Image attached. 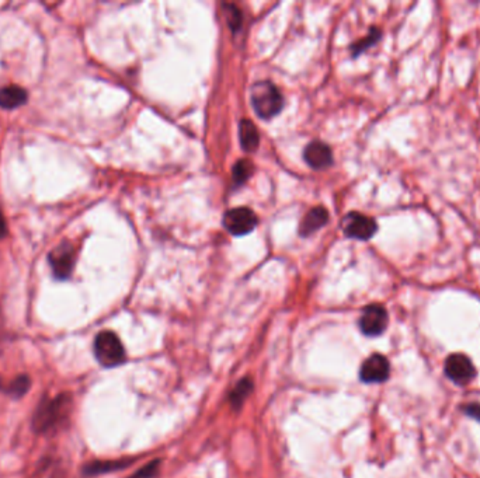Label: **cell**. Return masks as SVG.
<instances>
[{"label": "cell", "mask_w": 480, "mask_h": 478, "mask_svg": "<svg viewBox=\"0 0 480 478\" xmlns=\"http://www.w3.org/2000/svg\"><path fill=\"white\" fill-rule=\"evenodd\" d=\"M388 325V313L379 304L368 306L359 318V328L365 335L375 337L385 331Z\"/></svg>", "instance_id": "cell-6"}, {"label": "cell", "mask_w": 480, "mask_h": 478, "mask_svg": "<svg viewBox=\"0 0 480 478\" xmlns=\"http://www.w3.org/2000/svg\"><path fill=\"white\" fill-rule=\"evenodd\" d=\"M252 174V164L249 160H239L233 167V181L243 184Z\"/></svg>", "instance_id": "cell-16"}, {"label": "cell", "mask_w": 480, "mask_h": 478, "mask_svg": "<svg viewBox=\"0 0 480 478\" xmlns=\"http://www.w3.org/2000/svg\"><path fill=\"white\" fill-rule=\"evenodd\" d=\"M226 15H228V24H229L233 30H236V29H239V27L242 26V16H240V12H239L235 6L231 5V6L228 8Z\"/></svg>", "instance_id": "cell-20"}, {"label": "cell", "mask_w": 480, "mask_h": 478, "mask_svg": "<svg viewBox=\"0 0 480 478\" xmlns=\"http://www.w3.org/2000/svg\"><path fill=\"white\" fill-rule=\"evenodd\" d=\"M124 467L123 461H97V463H92L86 467V472L88 474H100V472H106V471H111V470H117Z\"/></svg>", "instance_id": "cell-17"}, {"label": "cell", "mask_w": 480, "mask_h": 478, "mask_svg": "<svg viewBox=\"0 0 480 478\" xmlns=\"http://www.w3.org/2000/svg\"><path fill=\"white\" fill-rule=\"evenodd\" d=\"M158 468H159V460H155V461L146 464L139 471H137L131 478H152L156 475Z\"/></svg>", "instance_id": "cell-19"}, {"label": "cell", "mask_w": 480, "mask_h": 478, "mask_svg": "<svg viewBox=\"0 0 480 478\" xmlns=\"http://www.w3.org/2000/svg\"><path fill=\"white\" fill-rule=\"evenodd\" d=\"M8 233V227H6V222H5V218L2 215V211H0V239L5 237Z\"/></svg>", "instance_id": "cell-22"}, {"label": "cell", "mask_w": 480, "mask_h": 478, "mask_svg": "<svg viewBox=\"0 0 480 478\" xmlns=\"http://www.w3.org/2000/svg\"><path fill=\"white\" fill-rule=\"evenodd\" d=\"M250 99L256 114L266 120L277 115L284 106L280 90L268 80L254 83L250 90Z\"/></svg>", "instance_id": "cell-2"}, {"label": "cell", "mask_w": 480, "mask_h": 478, "mask_svg": "<svg viewBox=\"0 0 480 478\" xmlns=\"http://www.w3.org/2000/svg\"><path fill=\"white\" fill-rule=\"evenodd\" d=\"M303 157L313 169H326L331 164V150L322 142H312L305 148Z\"/></svg>", "instance_id": "cell-10"}, {"label": "cell", "mask_w": 480, "mask_h": 478, "mask_svg": "<svg viewBox=\"0 0 480 478\" xmlns=\"http://www.w3.org/2000/svg\"><path fill=\"white\" fill-rule=\"evenodd\" d=\"M327 220H329V215L323 206H316V208L310 209L301 223V229H299L301 236L306 237V236L315 233L316 230L323 227L327 223Z\"/></svg>", "instance_id": "cell-11"}, {"label": "cell", "mask_w": 480, "mask_h": 478, "mask_svg": "<svg viewBox=\"0 0 480 478\" xmlns=\"http://www.w3.org/2000/svg\"><path fill=\"white\" fill-rule=\"evenodd\" d=\"M466 412H467L470 416H473V418H476L477 421H480V405H479V404L467 405V407H466Z\"/></svg>", "instance_id": "cell-21"}, {"label": "cell", "mask_w": 480, "mask_h": 478, "mask_svg": "<svg viewBox=\"0 0 480 478\" xmlns=\"http://www.w3.org/2000/svg\"><path fill=\"white\" fill-rule=\"evenodd\" d=\"M445 373L453 383L467 384L474 377V367L467 356L455 353L446 359Z\"/></svg>", "instance_id": "cell-7"}, {"label": "cell", "mask_w": 480, "mask_h": 478, "mask_svg": "<svg viewBox=\"0 0 480 478\" xmlns=\"http://www.w3.org/2000/svg\"><path fill=\"white\" fill-rule=\"evenodd\" d=\"M239 138H240V143L242 148L246 152H253L257 149L260 138H259V131L254 127V124L252 121L243 120L239 124Z\"/></svg>", "instance_id": "cell-13"}, {"label": "cell", "mask_w": 480, "mask_h": 478, "mask_svg": "<svg viewBox=\"0 0 480 478\" xmlns=\"http://www.w3.org/2000/svg\"><path fill=\"white\" fill-rule=\"evenodd\" d=\"M378 230L375 220L366 215L351 212L344 219V232L357 240H369Z\"/></svg>", "instance_id": "cell-5"}, {"label": "cell", "mask_w": 480, "mask_h": 478, "mask_svg": "<svg viewBox=\"0 0 480 478\" xmlns=\"http://www.w3.org/2000/svg\"><path fill=\"white\" fill-rule=\"evenodd\" d=\"M50 264L54 274L60 279H65L71 275L75 265V250L71 244L64 243L53 250L50 254Z\"/></svg>", "instance_id": "cell-8"}, {"label": "cell", "mask_w": 480, "mask_h": 478, "mask_svg": "<svg viewBox=\"0 0 480 478\" xmlns=\"http://www.w3.org/2000/svg\"><path fill=\"white\" fill-rule=\"evenodd\" d=\"M27 101V92L20 86H6L0 90V107L5 110H13L23 106Z\"/></svg>", "instance_id": "cell-12"}, {"label": "cell", "mask_w": 480, "mask_h": 478, "mask_svg": "<svg viewBox=\"0 0 480 478\" xmlns=\"http://www.w3.org/2000/svg\"><path fill=\"white\" fill-rule=\"evenodd\" d=\"M252 387H253V383L249 379H243L240 383H238V386L235 387V390L231 394V402H232L233 408L242 407V404L245 402V400L250 394Z\"/></svg>", "instance_id": "cell-14"}, {"label": "cell", "mask_w": 480, "mask_h": 478, "mask_svg": "<svg viewBox=\"0 0 480 478\" xmlns=\"http://www.w3.org/2000/svg\"><path fill=\"white\" fill-rule=\"evenodd\" d=\"M224 226L233 236H245L257 226V216L249 208H235L225 213Z\"/></svg>", "instance_id": "cell-4"}, {"label": "cell", "mask_w": 480, "mask_h": 478, "mask_svg": "<svg viewBox=\"0 0 480 478\" xmlns=\"http://www.w3.org/2000/svg\"><path fill=\"white\" fill-rule=\"evenodd\" d=\"M390 366L385 356L375 353L369 356L361 366L359 376L365 383H380L389 377Z\"/></svg>", "instance_id": "cell-9"}, {"label": "cell", "mask_w": 480, "mask_h": 478, "mask_svg": "<svg viewBox=\"0 0 480 478\" xmlns=\"http://www.w3.org/2000/svg\"><path fill=\"white\" fill-rule=\"evenodd\" d=\"M72 411V397L61 394L53 400H43L33 416V428L37 433H47L65 422Z\"/></svg>", "instance_id": "cell-1"}, {"label": "cell", "mask_w": 480, "mask_h": 478, "mask_svg": "<svg viewBox=\"0 0 480 478\" xmlns=\"http://www.w3.org/2000/svg\"><path fill=\"white\" fill-rule=\"evenodd\" d=\"M95 355L97 360L106 367L117 366L125 359L124 346L120 338L111 331H103L96 337Z\"/></svg>", "instance_id": "cell-3"}, {"label": "cell", "mask_w": 480, "mask_h": 478, "mask_svg": "<svg viewBox=\"0 0 480 478\" xmlns=\"http://www.w3.org/2000/svg\"><path fill=\"white\" fill-rule=\"evenodd\" d=\"M379 37H380V33H379L376 29H373V30L366 36L365 40H362V41H359L358 44L354 45V54L357 55V54L362 52L364 50H366L368 47H371L372 44H375V43L379 40Z\"/></svg>", "instance_id": "cell-18"}, {"label": "cell", "mask_w": 480, "mask_h": 478, "mask_svg": "<svg viewBox=\"0 0 480 478\" xmlns=\"http://www.w3.org/2000/svg\"><path fill=\"white\" fill-rule=\"evenodd\" d=\"M30 384H32V380L27 374H22L19 377H16L9 386H8V393L15 397V398H20L23 397L29 388H30Z\"/></svg>", "instance_id": "cell-15"}]
</instances>
